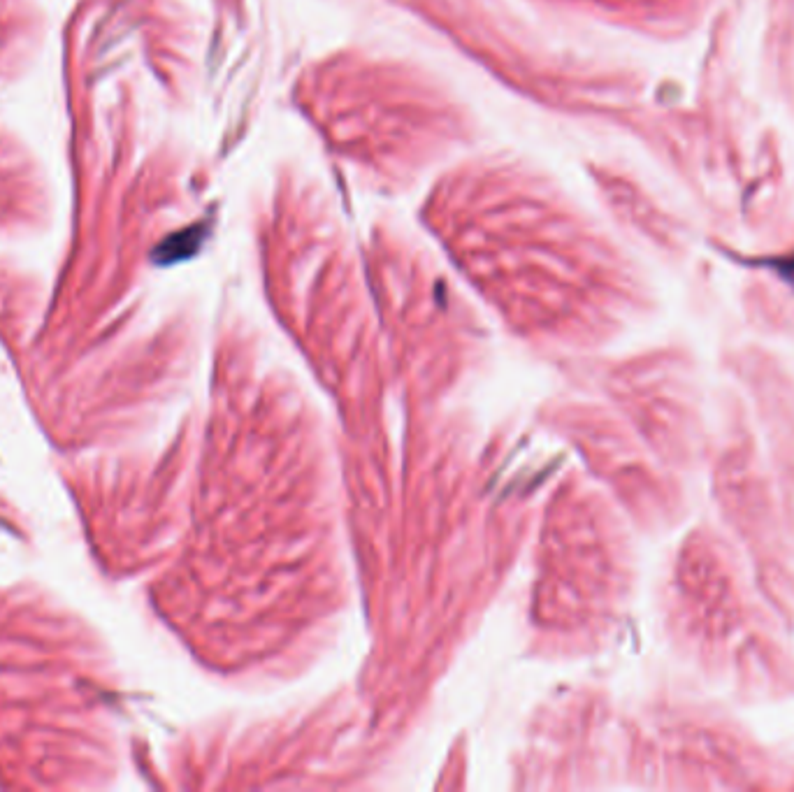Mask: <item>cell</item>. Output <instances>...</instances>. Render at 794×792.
<instances>
[{
	"instance_id": "1",
	"label": "cell",
	"mask_w": 794,
	"mask_h": 792,
	"mask_svg": "<svg viewBox=\"0 0 794 792\" xmlns=\"http://www.w3.org/2000/svg\"><path fill=\"white\" fill-rule=\"evenodd\" d=\"M785 272H788V277L794 282V258H792V261H790L788 265H785Z\"/></svg>"
}]
</instances>
